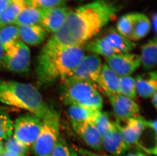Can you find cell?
<instances>
[{
  "mask_svg": "<svg viewBox=\"0 0 157 156\" xmlns=\"http://www.w3.org/2000/svg\"><path fill=\"white\" fill-rule=\"evenodd\" d=\"M102 60L94 54L85 55L69 78L97 84L102 68Z\"/></svg>",
  "mask_w": 157,
  "mask_h": 156,
  "instance_id": "cell-8",
  "label": "cell"
},
{
  "mask_svg": "<svg viewBox=\"0 0 157 156\" xmlns=\"http://www.w3.org/2000/svg\"><path fill=\"white\" fill-rule=\"evenodd\" d=\"M4 50L0 41V69H2L3 68V59L4 58Z\"/></svg>",
  "mask_w": 157,
  "mask_h": 156,
  "instance_id": "cell-37",
  "label": "cell"
},
{
  "mask_svg": "<svg viewBox=\"0 0 157 156\" xmlns=\"http://www.w3.org/2000/svg\"><path fill=\"white\" fill-rule=\"evenodd\" d=\"M41 16V9L25 6L18 15L13 24L17 27L39 24Z\"/></svg>",
  "mask_w": 157,
  "mask_h": 156,
  "instance_id": "cell-21",
  "label": "cell"
},
{
  "mask_svg": "<svg viewBox=\"0 0 157 156\" xmlns=\"http://www.w3.org/2000/svg\"><path fill=\"white\" fill-rule=\"evenodd\" d=\"M70 156H79L78 152L76 151L73 147H70Z\"/></svg>",
  "mask_w": 157,
  "mask_h": 156,
  "instance_id": "cell-42",
  "label": "cell"
},
{
  "mask_svg": "<svg viewBox=\"0 0 157 156\" xmlns=\"http://www.w3.org/2000/svg\"><path fill=\"white\" fill-rule=\"evenodd\" d=\"M121 121L124 124L121 123L117 119L115 122L124 140L130 147L133 145L137 146L145 128L146 119L138 115Z\"/></svg>",
  "mask_w": 157,
  "mask_h": 156,
  "instance_id": "cell-10",
  "label": "cell"
},
{
  "mask_svg": "<svg viewBox=\"0 0 157 156\" xmlns=\"http://www.w3.org/2000/svg\"><path fill=\"white\" fill-rule=\"evenodd\" d=\"M41 10L40 25L48 32L53 34L62 27L71 11L68 8L64 6Z\"/></svg>",
  "mask_w": 157,
  "mask_h": 156,
  "instance_id": "cell-11",
  "label": "cell"
},
{
  "mask_svg": "<svg viewBox=\"0 0 157 156\" xmlns=\"http://www.w3.org/2000/svg\"><path fill=\"white\" fill-rule=\"evenodd\" d=\"M133 41L144 38L150 32L151 24L146 15L140 13H133Z\"/></svg>",
  "mask_w": 157,
  "mask_h": 156,
  "instance_id": "cell-23",
  "label": "cell"
},
{
  "mask_svg": "<svg viewBox=\"0 0 157 156\" xmlns=\"http://www.w3.org/2000/svg\"><path fill=\"white\" fill-rule=\"evenodd\" d=\"M117 31L131 41H133V13L122 16L117 24Z\"/></svg>",
  "mask_w": 157,
  "mask_h": 156,
  "instance_id": "cell-26",
  "label": "cell"
},
{
  "mask_svg": "<svg viewBox=\"0 0 157 156\" xmlns=\"http://www.w3.org/2000/svg\"><path fill=\"white\" fill-rule=\"evenodd\" d=\"M97 85L100 87L105 94L108 96L121 94L119 76L106 64L102 65Z\"/></svg>",
  "mask_w": 157,
  "mask_h": 156,
  "instance_id": "cell-15",
  "label": "cell"
},
{
  "mask_svg": "<svg viewBox=\"0 0 157 156\" xmlns=\"http://www.w3.org/2000/svg\"><path fill=\"white\" fill-rule=\"evenodd\" d=\"M78 106L90 109L101 110L103 106L102 97L98 92H97Z\"/></svg>",
  "mask_w": 157,
  "mask_h": 156,
  "instance_id": "cell-32",
  "label": "cell"
},
{
  "mask_svg": "<svg viewBox=\"0 0 157 156\" xmlns=\"http://www.w3.org/2000/svg\"><path fill=\"white\" fill-rule=\"evenodd\" d=\"M42 120L31 113L17 118L13 125V137L26 147L33 146L41 128Z\"/></svg>",
  "mask_w": 157,
  "mask_h": 156,
  "instance_id": "cell-6",
  "label": "cell"
},
{
  "mask_svg": "<svg viewBox=\"0 0 157 156\" xmlns=\"http://www.w3.org/2000/svg\"><path fill=\"white\" fill-rule=\"evenodd\" d=\"M102 145L105 150L113 156H124L130 148L123 138L115 121L102 139Z\"/></svg>",
  "mask_w": 157,
  "mask_h": 156,
  "instance_id": "cell-13",
  "label": "cell"
},
{
  "mask_svg": "<svg viewBox=\"0 0 157 156\" xmlns=\"http://www.w3.org/2000/svg\"><path fill=\"white\" fill-rule=\"evenodd\" d=\"M18 27L19 38L25 44L38 45L41 44L46 38L48 32L40 24Z\"/></svg>",
  "mask_w": 157,
  "mask_h": 156,
  "instance_id": "cell-17",
  "label": "cell"
},
{
  "mask_svg": "<svg viewBox=\"0 0 157 156\" xmlns=\"http://www.w3.org/2000/svg\"><path fill=\"white\" fill-rule=\"evenodd\" d=\"M77 152H78L82 156H113L111 155L96 153L94 152H90L86 149H82V148H79Z\"/></svg>",
  "mask_w": 157,
  "mask_h": 156,
  "instance_id": "cell-34",
  "label": "cell"
},
{
  "mask_svg": "<svg viewBox=\"0 0 157 156\" xmlns=\"http://www.w3.org/2000/svg\"><path fill=\"white\" fill-rule=\"evenodd\" d=\"M124 156H148V155L145 152L140 150H135L127 152Z\"/></svg>",
  "mask_w": 157,
  "mask_h": 156,
  "instance_id": "cell-35",
  "label": "cell"
},
{
  "mask_svg": "<svg viewBox=\"0 0 157 156\" xmlns=\"http://www.w3.org/2000/svg\"><path fill=\"white\" fill-rule=\"evenodd\" d=\"M86 49L94 54L101 55L105 56V58L116 54L102 37L95 39L88 42L86 45Z\"/></svg>",
  "mask_w": 157,
  "mask_h": 156,
  "instance_id": "cell-25",
  "label": "cell"
},
{
  "mask_svg": "<svg viewBox=\"0 0 157 156\" xmlns=\"http://www.w3.org/2000/svg\"><path fill=\"white\" fill-rule=\"evenodd\" d=\"M106 65L119 76H129L141 65L140 55L121 53L105 58Z\"/></svg>",
  "mask_w": 157,
  "mask_h": 156,
  "instance_id": "cell-9",
  "label": "cell"
},
{
  "mask_svg": "<svg viewBox=\"0 0 157 156\" xmlns=\"http://www.w3.org/2000/svg\"><path fill=\"white\" fill-rule=\"evenodd\" d=\"M0 102L28 110L42 120L55 110L48 106L34 86L17 81L0 80Z\"/></svg>",
  "mask_w": 157,
  "mask_h": 156,
  "instance_id": "cell-3",
  "label": "cell"
},
{
  "mask_svg": "<svg viewBox=\"0 0 157 156\" xmlns=\"http://www.w3.org/2000/svg\"><path fill=\"white\" fill-rule=\"evenodd\" d=\"M28 0H11V1L15 2V3H19L21 4L27 6V2Z\"/></svg>",
  "mask_w": 157,
  "mask_h": 156,
  "instance_id": "cell-41",
  "label": "cell"
},
{
  "mask_svg": "<svg viewBox=\"0 0 157 156\" xmlns=\"http://www.w3.org/2000/svg\"><path fill=\"white\" fill-rule=\"evenodd\" d=\"M31 54L25 43L19 40L5 53L3 68L18 74H27L30 71Z\"/></svg>",
  "mask_w": 157,
  "mask_h": 156,
  "instance_id": "cell-7",
  "label": "cell"
},
{
  "mask_svg": "<svg viewBox=\"0 0 157 156\" xmlns=\"http://www.w3.org/2000/svg\"><path fill=\"white\" fill-rule=\"evenodd\" d=\"M25 6H27L11 1L0 14V27L14 24L18 15Z\"/></svg>",
  "mask_w": 157,
  "mask_h": 156,
  "instance_id": "cell-24",
  "label": "cell"
},
{
  "mask_svg": "<svg viewBox=\"0 0 157 156\" xmlns=\"http://www.w3.org/2000/svg\"><path fill=\"white\" fill-rule=\"evenodd\" d=\"M102 37L116 54L129 53L136 46L135 43L126 38L113 28L107 31Z\"/></svg>",
  "mask_w": 157,
  "mask_h": 156,
  "instance_id": "cell-16",
  "label": "cell"
},
{
  "mask_svg": "<svg viewBox=\"0 0 157 156\" xmlns=\"http://www.w3.org/2000/svg\"><path fill=\"white\" fill-rule=\"evenodd\" d=\"M5 149L15 152L21 156H27L29 148L21 144L15 139L13 136L6 140L5 143Z\"/></svg>",
  "mask_w": 157,
  "mask_h": 156,
  "instance_id": "cell-31",
  "label": "cell"
},
{
  "mask_svg": "<svg viewBox=\"0 0 157 156\" xmlns=\"http://www.w3.org/2000/svg\"><path fill=\"white\" fill-rule=\"evenodd\" d=\"M114 121H113L107 112H101L95 122V125L102 139L111 129Z\"/></svg>",
  "mask_w": 157,
  "mask_h": 156,
  "instance_id": "cell-29",
  "label": "cell"
},
{
  "mask_svg": "<svg viewBox=\"0 0 157 156\" xmlns=\"http://www.w3.org/2000/svg\"><path fill=\"white\" fill-rule=\"evenodd\" d=\"M11 2V0H0V14L7 7Z\"/></svg>",
  "mask_w": 157,
  "mask_h": 156,
  "instance_id": "cell-36",
  "label": "cell"
},
{
  "mask_svg": "<svg viewBox=\"0 0 157 156\" xmlns=\"http://www.w3.org/2000/svg\"><path fill=\"white\" fill-rule=\"evenodd\" d=\"M13 123L6 112L0 110V140H7L12 136Z\"/></svg>",
  "mask_w": 157,
  "mask_h": 156,
  "instance_id": "cell-27",
  "label": "cell"
},
{
  "mask_svg": "<svg viewBox=\"0 0 157 156\" xmlns=\"http://www.w3.org/2000/svg\"><path fill=\"white\" fill-rule=\"evenodd\" d=\"M137 93L143 98H151L157 93V73L151 72L144 77L137 76L135 78Z\"/></svg>",
  "mask_w": 157,
  "mask_h": 156,
  "instance_id": "cell-18",
  "label": "cell"
},
{
  "mask_svg": "<svg viewBox=\"0 0 157 156\" xmlns=\"http://www.w3.org/2000/svg\"><path fill=\"white\" fill-rule=\"evenodd\" d=\"M1 154H0V156H1Z\"/></svg>",
  "mask_w": 157,
  "mask_h": 156,
  "instance_id": "cell-44",
  "label": "cell"
},
{
  "mask_svg": "<svg viewBox=\"0 0 157 156\" xmlns=\"http://www.w3.org/2000/svg\"><path fill=\"white\" fill-rule=\"evenodd\" d=\"M1 156H21L15 152L10 151V150H7L4 149L3 152L2 153Z\"/></svg>",
  "mask_w": 157,
  "mask_h": 156,
  "instance_id": "cell-38",
  "label": "cell"
},
{
  "mask_svg": "<svg viewBox=\"0 0 157 156\" xmlns=\"http://www.w3.org/2000/svg\"><path fill=\"white\" fill-rule=\"evenodd\" d=\"M101 112V110L90 109L77 105H71L68 109V114L71 121L79 123H95Z\"/></svg>",
  "mask_w": 157,
  "mask_h": 156,
  "instance_id": "cell-19",
  "label": "cell"
},
{
  "mask_svg": "<svg viewBox=\"0 0 157 156\" xmlns=\"http://www.w3.org/2000/svg\"><path fill=\"white\" fill-rule=\"evenodd\" d=\"M121 94L133 100L137 96L135 78L131 76H119Z\"/></svg>",
  "mask_w": 157,
  "mask_h": 156,
  "instance_id": "cell-28",
  "label": "cell"
},
{
  "mask_svg": "<svg viewBox=\"0 0 157 156\" xmlns=\"http://www.w3.org/2000/svg\"><path fill=\"white\" fill-rule=\"evenodd\" d=\"M157 13H155L154 14H153L152 16V19H151V25L153 27V30L155 32H157Z\"/></svg>",
  "mask_w": 157,
  "mask_h": 156,
  "instance_id": "cell-39",
  "label": "cell"
},
{
  "mask_svg": "<svg viewBox=\"0 0 157 156\" xmlns=\"http://www.w3.org/2000/svg\"><path fill=\"white\" fill-rule=\"evenodd\" d=\"M59 137V115L55 110L42 120L41 128L33 144V153L38 156H51Z\"/></svg>",
  "mask_w": 157,
  "mask_h": 156,
  "instance_id": "cell-4",
  "label": "cell"
},
{
  "mask_svg": "<svg viewBox=\"0 0 157 156\" xmlns=\"http://www.w3.org/2000/svg\"><path fill=\"white\" fill-rule=\"evenodd\" d=\"M141 64L145 71H150L156 66L157 59V38L149 40L141 48Z\"/></svg>",
  "mask_w": 157,
  "mask_h": 156,
  "instance_id": "cell-20",
  "label": "cell"
},
{
  "mask_svg": "<svg viewBox=\"0 0 157 156\" xmlns=\"http://www.w3.org/2000/svg\"><path fill=\"white\" fill-rule=\"evenodd\" d=\"M71 123L74 131L87 146L94 150H103L102 138L94 123H79L71 121Z\"/></svg>",
  "mask_w": 157,
  "mask_h": 156,
  "instance_id": "cell-14",
  "label": "cell"
},
{
  "mask_svg": "<svg viewBox=\"0 0 157 156\" xmlns=\"http://www.w3.org/2000/svg\"><path fill=\"white\" fill-rule=\"evenodd\" d=\"M3 150H4V148H3L2 142L1 140H0V154H1L3 152Z\"/></svg>",
  "mask_w": 157,
  "mask_h": 156,
  "instance_id": "cell-43",
  "label": "cell"
},
{
  "mask_svg": "<svg viewBox=\"0 0 157 156\" xmlns=\"http://www.w3.org/2000/svg\"><path fill=\"white\" fill-rule=\"evenodd\" d=\"M51 156H70V147L65 139L59 137Z\"/></svg>",
  "mask_w": 157,
  "mask_h": 156,
  "instance_id": "cell-33",
  "label": "cell"
},
{
  "mask_svg": "<svg viewBox=\"0 0 157 156\" xmlns=\"http://www.w3.org/2000/svg\"><path fill=\"white\" fill-rule=\"evenodd\" d=\"M85 56L81 47L63 45L48 40L39 55L36 74L39 84L48 86L71 76Z\"/></svg>",
  "mask_w": 157,
  "mask_h": 156,
  "instance_id": "cell-2",
  "label": "cell"
},
{
  "mask_svg": "<svg viewBox=\"0 0 157 156\" xmlns=\"http://www.w3.org/2000/svg\"><path fill=\"white\" fill-rule=\"evenodd\" d=\"M62 81L61 98L68 106H78L98 92L95 86L86 81L71 78Z\"/></svg>",
  "mask_w": 157,
  "mask_h": 156,
  "instance_id": "cell-5",
  "label": "cell"
},
{
  "mask_svg": "<svg viewBox=\"0 0 157 156\" xmlns=\"http://www.w3.org/2000/svg\"><path fill=\"white\" fill-rule=\"evenodd\" d=\"M117 118L121 120L138 116L140 106L134 100L122 94L108 96Z\"/></svg>",
  "mask_w": 157,
  "mask_h": 156,
  "instance_id": "cell-12",
  "label": "cell"
},
{
  "mask_svg": "<svg viewBox=\"0 0 157 156\" xmlns=\"http://www.w3.org/2000/svg\"><path fill=\"white\" fill-rule=\"evenodd\" d=\"M157 93H155L153 95V96L151 97V103L153 104V106L154 107L155 109H157Z\"/></svg>",
  "mask_w": 157,
  "mask_h": 156,
  "instance_id": "cell-40",
  "label": "cell"
},
{
  "mask_svg": "<svg viewBox=\"0 0 157 156\" xmlns=\"http://www.w3.org/2000/svg\"><path fill=\"white\" fill-rule=\"evenodd\" d=\"M18 27L14 24L0 27V41L5 52L13 47L19 41Z\"/></svg>",
  "mask_w": 157,
  "mask_h": 156,
  "instance_id": "cell-22",
  "label": "cell"
},
{
  "mask_svg": "<svg viewBox=\"0 0 157 156\" xmlns=\"http://www.w3.org/2000/svg\"><path fill=\"white\" fill-rule=\"evenodd\" d=\"M119 8L106 0H96L71 11L62 27L51 41L66 46L81 47L98 34L116 17Z\"/></svg>",
  "mask_w": 157,
  "mask_h": 156,
  "instance_id": "cell-1",
  "label": "cell"
},
{
  "mask_svg": "<svg viewBox=\"0 0 157 156\" xmlns=\"http://www.w3.org/2000/svg\"><path fill=\"white\" fill-rule=\"evenodd\" d=\"M66 2V0H28L27 6L39 9H46L63 6Z\"/></svg>",
  "mask_w": 157,
  "mask_h": 156,
  "instance_id": "cell-30",
  "label": "cell"
}]
</instances>
